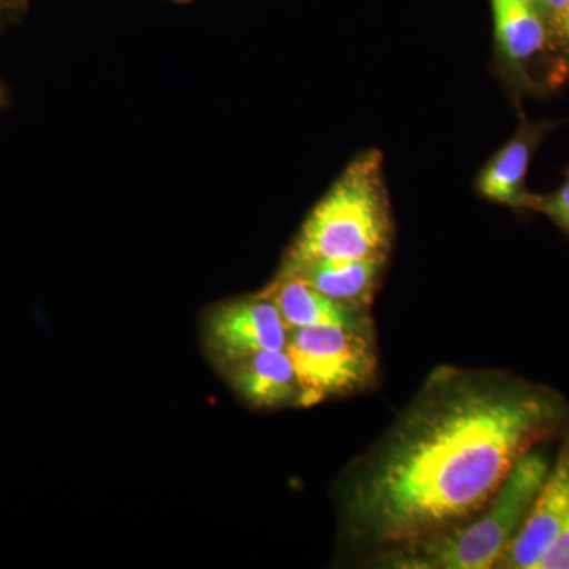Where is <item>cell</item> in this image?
<instances>
[{
    "label": "cell",
    "mask_w": 569,
    "mask_h": 569,
    "mask_svg": "<svg viewBox=\"0 0 569 569\" xmlns=\"http://www.w3.org/2000/svg\"><path fill=\"white\" fill-rule=\"evenodd\" d=\"M569 518V429L565 430L556 462L550 463L537 500L518 537L496 568L537 569Z\"/></svg>",
    "instance_id": "cell-6"
},
{
    "label": "cell",
    "mask_w": 569,
    "mask_h": 569,
    "mask_svg": "<svg viewBox=\"0 0 569 569\" xmlns=\"http://www.w3.org/2000/svg\"><path fill=\"white\" fill-rule=\"evenodd\" d=\"M531 2L545 13V17L548 18L550 22L553 17H557V14L568 6L569 0H531Z\"/></svg>",
    "instance_id": "cell-16"
},
{
    "label": "cell",
    "mask_w": 569,
    "mask_h": 569,
    "mask_svg": "<svg viewBox=\"0 0 569 569\" xmlns=\"http://www.w3.org/2000/svg\"><path fill=\"white\" fill-rule=\"evenodd\" d=\"M288 331L305 326H339V328H370L366 309L336 301L307 283L298 276L283 277L272 295Z\"/></svg>",
    "instance_id": "cell-9"
},
{
    "label": "cell",
    "mask_w": 569,
    "mask_h": 569,
    "mask_svg": "<svg viewBox=\"0 0 569 569\" xmlns=\"http://www.w3.org/2000/svg\"><path fill=\"white\" fill-rule=\"evenodd\" d=\"M567 429L569 406L553 389L441 367L356 466L343 497L351 538L385 552L459 526L523 455Z\"/></svg>",
    "instance_id": "cell-1"
},
{
    "label": "cell",
    "mask_w": 569,
    "mask_h": 569,
    "mask_svg": "<svg viewBox=\"0 0 569 569\" xmlns=\"http://www.w3.org/2000/svg\"><path fill=\"white\" fill-rule=\"evenodd\" d=\"M548 216L561 230L569 233V178L557 192L550 194L531 193L527 208Z\"/></svg>",
    "instance_id": "cell-12"
},
{
    "label": "cell",
    "mask_w": 569,
    "mask_h": 569,
    "mask_svg": "<svg viewBox=\"0 0 569 569\" xmlns=\"http://www.w3.org/2000/svg\"><path fill=\"white\" fill-rule=\"evenodd\" d=\"M387 257L362 260H320L301 266L288 276H298L321 293L343 305L367 309Z\"/></svg>",
    "instance_id": "cell-10"
},
{
    "label": "cell",
    "mask_w": 569,
    "mask_h": 569,
    "mask_svg": "<svg viewBox=\"0 0 569 569\" xmlns=\"http://www.w3.org/2000/svg\"><path fill=\"white\" fill-rule=\"evenodd\" d=\"M537 569H569V518L556 541L539 560Z\"/></svg>",
    "instance_id": "cell-13"
},
{
    "label": "cell",
    "mask_w": 569,
    "mask_h": 569,
    "mask_svg": "<svg viewBox=\"0 0 569 569\" xmlns=\"http://www.w3.org/2000/svg\"><path fill=\"white\" fill-rule=\"evenodd\" d=\"M284 351L298 378L299 406L353 395L376 376L377 356L370 328L320 325L290 329Z\"/></svg>",
    "instance_id": "cell-4"
},
{
    "label": "cell",
    "mask_w": 569,
    "mask_h": 569,
    "mask_svg": "<svg viewBox=\"0 0 569 569\" xmlns=\"http://www.w3.org/2000/svg\"><path fill=\"white\" fill-rule=\"evenodd\" d=\"M549 468L548 456L531 449L477 515L415 545L377 553L372 563L400 569L496 568L529 518Z\"/></svg>",
    "instance_id": "cell-2"
},
{
    "label": "cell",
    "mask_w": 569,
    "mask_h": 569,
    "mask_svg": "<svg viewBox=\"0 0 569 569\" xmlns=\"http://www.w3.org/2000/svg\"><path fill=\"white\" fill-rule=\"evenodd\" d=\"M234 387L257 407H277L298 399V378L284 350H266L236 362Z\"/></svg>",
    "instance_id": "cell-11"
},
{
    "label": "cell",
    "mask_w": 569,
    "mask_h": 569,
    "mask_svg": "<svg viewBox=\"0 0 569 569\" xmlns=\"http://www.w3.org/2000/svg\"><path fill=\"white\" fill-rule=\"evenodd\" d=\"M490 6L498 56L519 92L548 91L567 80L569 61L531 0H490Z\"/></svg>",
    "instance_id": "cell-5"
},
{
    "label": "cell",
    "mask_w": 569,
    "mask_h": 569,
    "mask_svg": "<svg viewBox=\"0 0 569 569\" xmlns=\"http://www.w3.org/2000/svg\"><path fill=\"white\" fill-rule=\"evenodd\" d=\"M550 31L561 54L569 61V3L550 20Z\"/></svg>",
    "instance_id": "cell-14"
},
{
    "label": "cell",
    "mask_w": 569,
    "mask_h": 569,
    "mask_svg": "<svg viewBox=\"0 0 569 569\" xmlns=\"http://www.w3.org/2000/svg\"><path fill=\"white\" fill-rule=\"evenodd\" d=\"M550 122H527L522 119L518 132L490 159L479 174L478 192L493 203L526 209L530 192L526 187L531 157L556 127Z\"/></svg>",
    "instance_id": "cell-8"
},
{
    "label": "cell",
    "mask_w": 569,
    "mask_h": 569,
    "mask_svg": "<svg viewBox=\"0 0 569 569\" xmlns=\"http://www.w3.org/2000/svg\"><path fill=\"white\" fill-rule=\"evenodd\" d=\"M24 0H0V29L20 14Z\"/></svg>",
    "instance_id": "cell-15"
},
{
    "label": "cell",
    "mask_w": 569,
    "mask_h": 569,
    "mask_svg": "<svg viewBox=\"0 0 569 569\" xmlns=\"http://www.w3.org/2000/svg\"><path fill=\"white\" fill-rule=\"evenodd\" d=\"M391 238L383 157L378 151H367L348 164L310 213L284 274L313 261L388 257Z\"/></svg>",
    "instance_id": "cell-3"
},
{
    "label": "cell",
    "mask_w": 569,
    "mask_h": 569,
    "mask_svg": "<svg viewBox=\"0 0 569 569\" xmlns=\"http://www.w3.org/2000/svg\"><path fill=\"white\" fill-rule=\"evenodd\" d=\"M209 337L217 353L238 362L266 350H284L288 328L274 299L253 298L231 302L209 321Z\"/></svg>",
    "instance_id": "cell-7"
},
{
    "label": "cell",
    "mask_w": 569,
    "mask_h": 569,
    "mask_svg": "<svg viewBox=\"0 0 569 569\" xmlns=\"http://www.w3.org/2000/svg\"><path fill=\"white\" fill-rule=\"evenodd\" d=\"M3 103V89L2 86H0V104Z\"/></svg>",
    "instance_id": "cell-17"
}]
</instances>
